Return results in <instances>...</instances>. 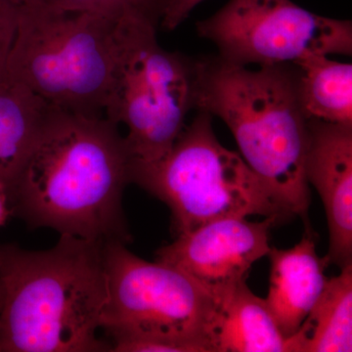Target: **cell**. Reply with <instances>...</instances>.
I'll return each mask as SVG.
<instances>
[{
  "instance_id": "1",
  "label": "cell",
  "mask_w": 352,
  "mask_h": 352,
  "mask_svg": "<svg viewBox=\"0 0 352 352\" xmlns=\"http://www.w3.org/2000/svg\"><path fill=\"white\" fill-rule=\"evenodd\" d=\"M132 159L105 116L54 109L9 190L13 214L32 228L127 244L122 195Z\"/></svg>"
},
{
  "instance_id": "2",
  "label": "cell",
  "mask_w": 352,
  "mask_h": 352,
  "mask_svg": "<svg viewBox=\"0 0 352 352\" xmlns=\"http://www.w3.org/2000/svg\"><path fill=\"white\" fill-rule=\"evenodd\" d=\"M104 241L60 235L54 247L0 245V351L106 352Z\"/></svg>"
},
{
  "instance_id": "3",
  "label": "cell",
  "mask_w": 352,
  "mask_h": 352,
  "mask_svg": "<svg viewBox=\"0 0 352 352\" xmlns=\"http://www.w3.org/2000/svg\"><path fill=\"white\" fill-rule=\"evenodd\" d=\"M196 110L228 126L250 168L309 228L307 119L294 64L252 69L219 57L199 60Z\"/></svg>"
},
{
  "instance_id": "4",
  "label": "cell",
  "mask_w": 352,
  "mask_h": 352,
  "mask_svg": "<svg viewBox=\"0 0 352 352\" xmlns=\"http://www.w3.org/2000/svg\"><path fill=\"white\" fill-rule=\"evenodd\" d=\"M122 17L45 3L21 6L7 80L29 88L53 108L105 116Z\"/></svg>"
},
{
  "instance_id": "5",
  "label": "cell",
  "mask_w": 352,
  "mask_h": 352,
  "mask_svg": "<svg viewBox=\"0 0 352 352\" xmlns=\"http://www.w3.org/2000/svg\"><path fill=\"white\" fill-rule=\"evenodd\" d=\"M212 120L198 110L161 159H132L131 183L170 208L175 236L227 217H293L244 159L221 145Z\"/></svg>"
},
{
  "instance_id": "6",
  "label": "cell",
  "mask_w": 352,
  "mask_h": 352,
  "mask_svg": "<svg viewBox=\"0 0 352 352\" xmlns=\"http://www.w3.org/2000/svg\"><path fill=\"white\" fill-rule=\"evenodd\" d=\"M107 300L101 318L113 352H212L217 305L175 266L139 258L120 241L104 245Z\"/></svg>"
},
{
  "instance_id": "7",
  "label": "cell",
  "mask_w": 352,
  "mask_h": 352,
  "mask_svg": "<svg viewBox=\"0 0 352 352\" xmlns=\"http://www.w3.org/2000/svg\"><path fill=\"white\" fill-rule=\"evenodd\" d=\"M157 25L138 14L122 18L115 80L104 113L126 126L131 156L143 162L170 151L197 104L199 60L164 50Z\"/></svg>"
},
{
  "instance_id": "8",
  "label": "cell",
  "mask_w": 352,
  "mask_h": 352,
  "mask_svg": "<svg viewBox=\"0 0 352 352\" xmlns=\"http://www.w3.org/2000/svg\"><path fill=\"white\" fill-rule=\"evenodd\" d=\"M196 25L199 36L214 44L217 57L238 66L352 54L351 20L317 15L292 0H228Z\"/></svg>"
},
{
  "instance_id": "9",
  "label": "cell",
  "mask_w": 352,
  "mask_h": 352,
  "mask_svg": "<svg viewBox=\"0 0 352 352\" xmlns=\"http://www.w3.org/2000/svg\"><path fill=\"white\" fill-rule=\"evenodd\" d=\"M275 217L252 222L247 217L214 220L176 236L156 252V261L186 273L212 296L217 307L226 302L248 271L270 252Z\"/></svg>"
},
{
  "instance_id": "10",
  "label": "cell",
  "mask_w": 352,
  "mask_h": 352,
  "mask_svg": "<svg viewBox=\"0 0 352 352\" xmlns=\"http://www.w3.org/2000/svg\"><path fill=\"white\" fill-rule=\"evenodd\" d=\"M305 173L327 215L326 258L340 270L352 264V126L307 120Z\"/></svg>"
},
{
  "instance_id": "11",
  "label": "cell",
  "mask_w": 352,
  "mask_h": 352,
  "mask_svg": "<svg viewBox=\"0 0 352 352\" xmlns=\"http://www.w3.org/2000/svg\"><path fill=\"white\" fill-rule=\"evenodd\" d=\"M267 256L271 268L266 305L289 339L298 332L325 289L328 261L317 254L310 229L291 249L271 247Z\"/></svg>"
},
{
  "instance_id": "12",
  "label": "cell",
  "mask_w": 352,
  "mask_h": 352,
  "mask_svg": "<svg viewBox=\"0 0 352 352\" xmlns=\"http://www.w3.org/2000/svg\"><path fill=\"white\" fill-rule=\"evenodd\" d=\"M210 344L212 352H288L265 298L254 295L245 279L217 307Z\"/></svg>"
},
{
  "instance_id": "13",
  "label": "cell",
  "mask_w": 352,
  "mask_h": 352,
  "mask_svg": "<svg viewBox=\"0 0 352 352\" xmlns=\"http://www.w3.org/2000/svg\"><path fill=\"white\" fill-rule=\"evenodd\" d=\"M54 109L24 85H0V179L9 190Z\"/></svg>"
},
{
  "instance_id": "14",
  "label": "cell",
  "mask_w": 352,
  "mask_h": 352,
  "mask_svg": "<svg viewBox=\"0 0 352 352\" xmlns=\"http://www.w3.org/2000/svg\"><path fill=\"white\" fill-rule=\"evenodd\" d=\"M329 278L302 326L288 339V352L352 351V264Z\"/></svg>"
},
{
  "instance_id": "15",
  "label": "cell",
  "mask_w": 352,
  "mask_h": 352,
  "mask_svg": "<svg viewBox=\"0 0 352 352\" xmlns=\"http://www.w3.org/2000/svg\"><path fill=\"white\" fill-rule=\"evenodd\" d=\"M296 91L307 120L352 126V65L326 55L294 64Z\"/></svg>"
},
{
  "instance_id": "16",
  "label": "cell",
  "mask_w": 352,
  "mask_h": 352,
  "mask_svg": "<svg viewBox=\"0 0 352 352\" xmlns=\"http://www.w3.org/2000/svg\"><path fill=\"white\" fill-rule=\"evenodd\" d=\"M46 4L67 10L87 11L115 17L138 14L157 21L160 25L164 0H47Z\"/></svg>"
},
{
  "instance_id": "17",
  "label": "cell",
  "mask_w": 352,
  "mask_h": 352,
  "mask_svg": "<svg viewBox=\"0 0 352 352\" xmlns=\"http://www.w3.org/2000/svg\"><path fill=\"white\" fill-rule=\"evenodd\" d=\"M20 8L12 0H0V85L7 82V60L17 31Z\"/></svg>"
},
{
  "instance_id": "18",
  "label": "cell",
  "mask_w": 352,
  "mask_h": 352,
  "mask_svg": "<svg viewBox=\"0 0 352 352\" xmlns=\"http://www.w3.org/2000/svg\"><path fill=\"white\" fill-rule=\"evenodd\" d=\"M203 1L205 0H164L159 25L164 31H175Z\"/></svg>"
},
{
  "instance_id": "19",
  "label": "cell",
  "mask_w": 352,
  "mask_h": 352,
  "mask_svg": "<svg viewBox=\"0 0 352 352\" xmlns=\"http://www.w3.org/2000/svg\"><path fill=\"white\" fill-rule=\"evenodd\" d=\"M13 214L12 206H11L10 192L8 186L0 179V227L3 226Z\"/></svg>"
},
{
  "instance_id": "20",
  "label": "cell",
  "mask_w": 352,
  "mask_h": 352,
  "mask_svg": "<svg viewBox=\"0 0 352 352\" xmlns=\"http://www.w3.org/2000/svg\"><path fill=\"white\" fill-rule=\"evenodd\" d=\"M17 6H32V4L46 3L47 0H12Z\"/></svg>"
},
{
  "instance_id": "21",
  "label": "cell",
  "mask_w": 352,
  "mask_h": 352,
  "mask_svg": "<svg viewBox=\"0 0 352 352\" xmlns=\"http://www.w3.org/2000/svg\"><path fill=\"white\" fill-rule=\"evenodd\" d=\"M0 352H1V351H0Z\"/></svg>"
}]
</instances>
